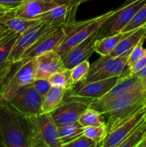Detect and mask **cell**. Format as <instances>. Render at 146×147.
Segmentation results:
<instances>
[{
	"label": "cell",
	"instance_id": "obj_1",
	"mask_svg": "<svg viewBox=\"0 0 146 147\" xmlns=\"http://www.w3.org/2000/svg\"><path fill=\"white\" fill-rule=\"evenodd\" d=\"M89 107L107 118L106 126L108 134L146 107V84L143 83L135 90L107 103L92 101Z\"/></svg>",
	"mask_w": 146,
	"mask_h": 147
},
{
	"label": "cell",
	"instance_id": "obj_2",
	"mask_svg": "<svg viewBox=\"0 0 146 147\" xmlns=\"http://www.w3.org/2000/svg\"><path fill=\"white\" fill-rule=\"evenodd\" d=\"M0 146L30 147L26 116L5 100L0 106Z\"/></svg>",
	"mask_w": 146,
	"mask_h": 147
},
{
	"label": "cell",
	"instance_id": "obj_3",
	"mask_svg": "<svg viewBox=\"0 0 146 147\" xmlns=\"http://www.w3.org/2000/svg\"><path fill=\"white\" fill-rule=\"evenodd\" d=\"M30 147H62L58 126L50 113L26 116Z\"/></svg>",
	"mask_w": 146,
	"mask_h": 147
},
{
	"label": "cell",
	"instance_id": "obj_4",
	"mask_svg": "<svg viewBox=\"0 0 146 147\" xmlns=\"http://www.w3.org/2000/svg\"><path fill=\"white\" fill-rule=\"evenodd\" d=\"M116 10L117 9L111 10L99 17L80 22H74L71 25L65 27L67 32L65 38L55 51L61 57L64 55L73 47L87 39L93 33L98 31L103 23L110 18Z\"/></svg>",
	"mask_w": 146,
	"mask_h": 147
},
{
	"label": "cell",
	"instance_id": "obj_5",
	"mask_svg": "<svg viewBox=\"0 0 146 147\" xmlns=\"http://www.w3.org/2000/svg\"><path fill=\"white\" fill-rule=\"evenodd\" d=\"M131 50L117 57L100 56V58L90 65V70L84 80L93 81L121 76L126 68L127 58Z\"/></svg>",
	"mask_w": 146,
	"mask_h": 147
},
{
	"label": "cell",
	"instance_id": "obj_6",
	"mask_svg": "<svg viewBox=\"0 0 146 147\" xmlns=\"http://www.w3.org/2000/svg\"><path fill=\"white\" fill-rule=\"evenodd\" d=\"M17 67L15 70L12 67L6 80L4 90V99L5 101H9L19 89L31 84L36 79V57L21 60L17 62Z\"/></svg>",
	"mask_w": 146,
	"mask_h": 147
},
{
	"label": "cell",
	"instance_id": "obj_7",
	"mask_svg": "<svg viewBox=\"0 0 146 147\" xmlns=\"http://www.w3.org/2000/svg\"><path fill=\"white\" fill-rule=\"evenodd\" d=\"M120 77L117 76L93 81L83 80L74 84L66 93L68 94V98L80 99L90 104L106 94L117 83Z\"/></svg>",
	"mask_w": 146,
	"mask_h": 147
},
{
	"label": "cell",
	"instance_id": "obj_8",
	"mask_svg": "<svg viewBox=\"0 0 146 147\" xmlns=\"http://www.w3.org/2000/svg\"><path fill=\"white\" fill-rule=\"evenodd\" d=\"M146 3V0H134L128 4L117 9L107 19L99 30V37H108L118 33L128 24L137 10Z\"/></svg>",
	"mask_w": 146,
	"mask_h": 147
},
{
	"label": "cell",
	"instance_id": "obj_9",
	"mask_svg": "<svg viewBox=\"0 0 146 147\" xmlns=\"http://www.w3.org/2000/svg\"><path fill=\"white\" fill-rule=\"evenodd\" d=\"M42 96L31 84H29L19 89L13 97L7 102L19 113L29 116L42 113Z\"/></svg>",
	"mask_w": 146,
	"mask_h": 147
},
{
	"label": "cell",
	"instance_id": "obj_10",
	"mask_svg": "<svg viewBox=\"0 0 146 147\" xmlns=\"http://www.w3.org/2000/svg\"><path fill=\"white\" fill-rule=\"evenodd\" d=\"M55 27L57 26L53 25L49 22H40L27 31L21 33L10 53L7 61L11 63L19 62L23 54L40 37Z\"/></svg>",
	"mask_w": 146,
	"mask_h": 147
},
{
	"label": "cell",
	"instance_id": "obj_11",
	"mask_svg": "<svg viewBox=\"0 0 146 147\" xmlns=\"http://www.w3.org/2000/svg\"><path fill=\"white\" fill-rule=\"evenodd\" d=\"M66 29L63 26H57L43 34L21 56L19 61L34 58L43 53L56 49L62 44L66 37Z\"/></svg>",
	"mask_w": 146,
	"mask_h": 147
},
{
	"label": "cell",
	"instance_id": "obj_12",
	"mask_svg": "<svg viewBox=\"0 0 146 147\" xmlns=\"http://www.w3.org/2000/svg\"><path fill=\"white\" fill-rule=\"evenodd\" d=\"M89 103L80 99L67 98L61 106L51 113L57 126L78 121L82 113L89 107Z\"/></svg>",
	"mask_w": 146,
	"mask_h": 147
},
{
	"label": "cell",
	"instance_id": "obj_13",
	"mask_svg": "<svg viewBox=\"0 0 146 147\" xmlns=\"http://www.w3.org/2000/svg\"><path fill=\"white\" fill-rule=\"evenodd\" d=\"M98 37L99 30L73 47L62 56L65 67L69 70H71L77 65L88 60L93 53H94V45Z\"/></svg>",
	"mask_w": 146,
	"mask_h": 147
},
{
	"label": "cell",
	"instance_id": "obj_14",
	"mask_svg": "<svg viewBox=\"0 0 146 147\" xmlns=\"http://www.w3.org/2000/svg\"><path fill=\"white\" fill-rule=\"evenodd\" d=\"M146 117V107L141 109L116 129L107 134L102 147H119L137 125Z\"/></svg>",
	"mask_w": 146,
	"mask_h": 147
},
{
	"label": "cell",
	"instance_id": "obj_15",
	"mask_svg": "<svg viewBox=\"0 0 146 147\" xmlns=\"http://www.w3.org/2000/svg\"><path fill=\"white\" fill-rule=\"evenodd\" d=\"M78 7L79 5L70 3L60 4L40 15L35 20L49 22L54 26L67 27L75 22V15Z\"/></svg>",
	"mask_w": 146,
	"mask_h": 147
},
{
	"label": "cell",
	"instance_id": "obj_16",
	"mask_svg": "<svg viewBox=\"0 0 146 147\" xmlns=\"http://www.w3.org/2000/svg\"><path fill=\"white\" fill-rule=\"evenodd\" d=\"M36 60V79L48 80L54 73L67 69L62 57L55 50L46 52L37 56Z\"/></svg>",
	"mask_w": 146,
	"mask_h": 147
},
{
	"label": "cell",
	"instance_id": "obj_17",
	"mask_svg": "<svg viewBox=\"0 0 146 147\" xmlns=\"http://www.w3.org/2000/svg\"><path fill=\"white\" fill-rule=\"evenodd\" d=\"M65 3H68L67 0H26L14 11L18 17L35 20L46 11Z\"/></svg>",
	"mask_w": 146,
	"mask_h": 147
},
{
	"label": "cell",
	"instance_id": "obj_18",
	"mask_svg": "<svg viewBox=\"0 0 146 147\" xmlns=\"http://www.w3.org/2000/svg\"><path fill=\"white\" fill-rule=\"evenodd\" d=\"M143 81L137 74L128 73L120 76L115 85L98 100H94L97 103H104L110 102L117 98L120 97L129 92L135 90L143 84Z\"/></svg>",
	"mask_w": 146,
	"mask_h": 147
},
{
	"label": "cell",
	"instance_id": "obj_19",
	"mask_svg": "<svg viewBox=\"0 0 146 147\" xmlns=\"http://www.w3.org/2000/svg\"><path fill=\"white\" fill-rule=\"evenodd\" d=\"M40 22L41 21L18 17L14 14V9L9 10L7 14L0 20V22L4 24L9 30L19 34L27 31Z\"/></svg>",
	"mask_w": 146,
	"mask_h": 147
},
{
	"label": "cell",
	"instance_id": "obj_20",
	"mask_svg": "<svg viewBox=\"0 0 146 147\" xmlns=\"http://www.w3.org/2000/svg\"><path fill=\"white\" fill-rule=\"evenodd\" d=\"M146 35V24L134 31L131 32L128 35L121 40L115 48L108 55L110 57H117L120 55L132 50V49L139 42L144 36Z\"/></svg>",
	"mask_w": 146,
	"mask_h": 147
},
{
	"label": "cell",
	"instance_id": "obj_21",
	"mask_svg": "<svg viewBox=\"0 0 146 147\" xmlns=\"http://www.w3.org/2000/svg\"><path fill=\"white\" fill-rule=\"evenodd\" d=\"M67 89L52 87L44 96L42 103V112L51 113L60 107L64 101Z\"/></svg>",
	"mask_w": 146,
	"mask_h": 147
},
{
	"label": "cell",
	"instance_id": "obj_22",
	"mask_svg": "<svg viewBox=\"0 0 146 147\" xmlns=\"http://www.w3.org/2000/svg\"><path fill=\"white\" fill-rule=\"evenodd\" d=\"M130 32H120L108 37L98 38L94 45V52L100 55V56L108 55L115 50L119 42L127 37Z\"/></svg>",
	"mask_w": 146,
	"mask_h": 147
},
{
	"label": "cell",
	"instance_id": "obj_23",
	"mask_svg": "<svg viewBox=\"0 0 146 147\" xmlns=\"http://www.w3.org/2000/svg\"><path fill=\"white\" fill-rule=\"evenodd\" d=\"M84 128L79 121L58 126V133L62 146H64L83 134Z\"/></svg>",
	"mask_w": 146,
	"mask_h": 147
},
{
	"label": "cell",
	"instance_id": "obj_24",
	"mask_svg": "<svg viewBox=\"0 0 146 147\" xmlns=\"http://www.w3.org/2000/svg\"><path fill=\"white\" fill-rule=\"evenodd\" d=\"M19 34V33L9 30L7 34L0 39V67L8 60L10 53Z\"/></svg>",
	"mask_w": 146,
	"mask_h": 147
},
{
	"label": "cell",
	"instance_id": "obj_25",
	"mask_svg": "<svg viewBox=\"0 0 146 147\" xmlns=\"http://www.w3.org/2000/svg\"><path fill=\"white\" fill-rule=\"evenodd\" d=\"M78 121L83 127L100 126L106 125L104 115L97 111L88 107L80 116Z\"/></svg>",
	"mask_w": 146,
	"mask_h": 147
},
{
	"label": "cell",
	"instance_id": "obj_26",
	"mask_svg": "<svg viewBox=\"0 0 146 147\" xmlns=\"http://www.w3.org/2000/svg\"><path fill=\"white\" fill-rule=\"evenodd\" d=\"M146 138L145 119L130 134L119 147H138Z\"/></svg>",
	"mask_w": 146,
	"mask_h": 147
},
{
	"label": "cell",
	"instance_id": "obj_27",
	"mask_svg": "<svg viewBox=\"0 0 146 147\" xmlns=\"http://www.w3.org/2000/svg\"><path fill=\"white\" fill-rule=\"evenodd\" d=\"M48 80L52 87L62 88L69 90L73 86L70 78V70L69 69L54 73L49 78Z\"/></svg>",
	"mask_w": 146,
	"mask_h": 147
},
{
	"label": "cell",
	"instance_id": "obj_28",
	"mask_svg": "<svg viewBox=\"0 0 146 147\" xmlns=\"http://www.w3.org/2000/svg\"><path fill=\"white\" fill-rule=\"evenodd\" d=\"M83 134L95 142L97 147H102L104 139L107 136V126H88L84 127Z\"/></svg>",
	"mask_w": 146,
	"mask_h": 147
},
{
	"label": "cell",
	"instance_id": "obj_29",
	"mask_svg": "<svg viewBox=\"0 0 146 147\" xmlns=\"http://www.w3.org/2000/svg\"><path fill=\"white\" fill-rule=\"evenodd\" d=\"M146 24V3L135 14L128 24L121 32H132Z\"/></svg>",
	"mask_w": 146,
	"mask_h": 147
},
{
	"label": "cell",
	"instance_id": "obj_30",
	"mask_svg": "<svg viewBox=\"0 0 146 147\" xmlns=\"http://www.w3.org/2000/svg\"><path fill=\"white\" fill-rule=\"evenodd\" d=\"M146 39V35L144 36L141 40L139 41V42L132 49L130 52L129 57L127 58V65L126 67L127 68V71L129 73V70L139 60L142 58L143 56L146 55V48L143 47V43Z\"/></svg>",
	"mask_w": 146,
	"mask_h": 147
},
{
	"label": "cell",
	"instance_id": "obj_31",
	"mask_svg": "<svg viewBox=\"0 0 146 147\" xmlns=\"http://www.w3.org/2000/svg\"><path fill=\"white\" fill-rule=\"evenodd\" d=\"M90 64L87 60L77 65L70 70V78L73 86L85 79L90 70Z\"/></svg>",
	"mask_w": 146,
	"mask_h": 147
},
{
	"label": "cell",
	"instance_id": "obj_32",
	"mask_svg": "<svg viewBox=\"0 0 146 147\" xmlns=\"http://www.w3.org/2000/svg\"><path fill=\"white\" fill-rule=\"evenodd\" d=\"M14 63L7 61L4 65L0 67V106L4 101V86H5L6 80L9 74L12 69Z\"/></svg>",
	"mask_w": 146,
	"mask_h": 147
},
{
	"label": "cell",
	"instance_id": "obj_33",
	"mask_svg": "<svg viewBox=\"0 0 146 147\" xmlns=\"http://www.w3.org/2000/svg\"><path fill=\"white\" fill-rule=\"evenodd\" d=\"M65 147H97L95 142L82 134L72 142L66 144Z\"/></svg>",
	"mask_w": 146,
	"mask_h": 147
},
{
	"label": "cell",
	"instance_id": "obj_34",
	"mask_svg": "<svg viewBox=\"0 0 146 147\" xmlns=\"http://www.w3.org/2000/svg\"><path fill=\"white\" fill-rule=\"evenodd\" d=\"M31 85L42 96V98H44V96L47 94V92L52 88L49 80H45V79H35L31 83Z\"/></svg>",
	"mask_w": 146,
	"mask_h": 147
},
{
	"label": "cell",
	"instance_id": "obj_35",
	"mask_svg": "<svg viewBox=\"0 0 146 147\" xmlns=\"http://www.w3.org/2000/svg\"><path fill=\"white\" fill-rule=\"evenodd\" d=\"M26 0H0V6L14 9Z\"/></svg>",
	"mask_w": 146,
	"mask_h": 147
},
{
	"label": "cell",
	"instance_id": "obj_36",
	"mask_svg": "<svg viewBox=\"0 0 146 147\" xmlns=\"http://www.w3.org/2000/svg\"><path fill=\"white\" fill-rule=\"evenodd\" d=\"M145 67H146V55L139 60L135 64H134V65L129 70V73L136 74Z\"/></svg>",
	"mask_w": 146,
	"mask_h": 147
},
{
	"label": "cell",
	"instance_id": "obj_37",
	"mask_svg": "<svg viewBox=\"0 0 146 147\" xmlns=\"http://www.w3.org/2000/svg\"><path fill=\"white\" fill-rule=\"evenodd\" d=\"M136 74L140 77V78L141 79L143 83L146 84V67H145L144 68L142 69L140 71H139L138 73H136Z\"/></svg>",
	"mask_w": 146,
	"mask_h": 147
},
{
	"label": "cell",
	"instance_id": "obj_38",
	"mask_svg": "<svg viewBox=\"0 0 146 147\" xmlns=\"http://www.w3.org/2000/svg\"><path fill=\"white\" fill-rule=\"evenodd\" d=\"M9 10H11V9L6 8V7L0 6V20H1L2 17H4V16L7 14V12H8Z\"/></svg>",
	"mask_w": 146,
	"mask_h": 147
},
{
	"label": "cell",
	"instance_id": "obj_39",
	"mask_svg": "<svg viewBox=\"0 0 146 147\" xmlns=\"http://www.w3.org/2000/svg\"><path fill=\"white\" fill-rule=\"evenodd\" d=\"M87 1H91V0H67L68 3L72 4H76V5H80L82 3Z\"/></svg>",
	"mask_w": 146,
	"mask_h": 147
},
{
	"label": "cell",
	"instance_id": "obj_40",
	"mask_svg": "<svg viewBox=\"0 0 146 147\" xmlns=\"http://www.w3.org/2000/svg\"><path fill=\"white\" fill-rule=\"evenodd\" d=\"M9 31V29H7V30H0V39L1 37H4L6 34L7 33V32Z\"/></svg>",
	"mask_w": 146,
	"mask_h": 147
},
{
	"label": "cell",
	"instance_id": "obj_41",
	"mask_svg": "<svg viewBox=\"0 0 146 147\" xmlns=\"http://www.w3.org/2000/svg\"><path fill=\"white\" fill-rule=\"evenodd\" d=\"M138 147H146V138L140 143V144L139 145Z\"/></svg>",
	"mask_w": 146,
	"mask_h": 147
},
{
	"label": "cell",
	"instance_id": "obj_42",
	"mask_svg": "<svg viewBox=\"0 0 146 147\" xmlns=\"http://www.w3.org/2000/svg\"><path fill=\"white\" fill-rule=\"evenodd\" d=\"M7 29H8V28H7V27H6V26L4 25V24H3L2 23L0 22V30H7Z\"/></svg>",
	"mask_w": 146,
	"mask_h": 147
},
{
	"label": "cell",
	"instance_id": "obj_43",
	"mask_svg": "<svg viewBox=\"0 0 146 147\" xmlns=\"http://www.w3.org/2000/svg\"><path fill=\"white\" fill-rule=\"evenodd\" d=\"M145 120H146V117H145Z\"/></svg>",
	"mask_w": 146,
	"mask_h": 147
}]
</instances>
